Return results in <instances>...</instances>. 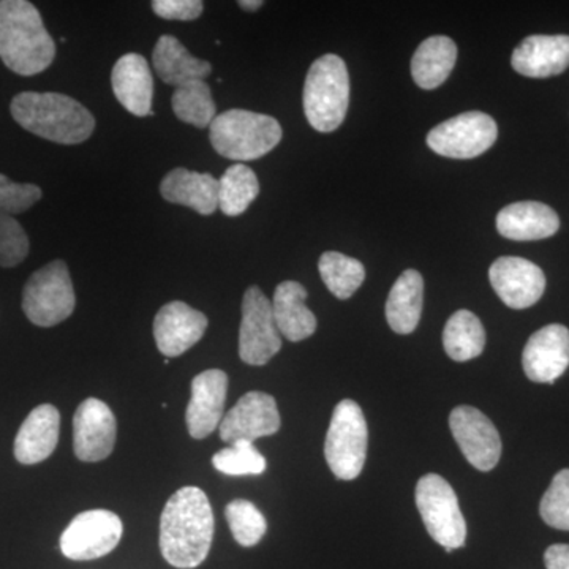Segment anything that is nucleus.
Returning a JSON list of instances; mask_svg holds the SVG:
<instances>
[{
  "instance_id": "f257e3e1",
  "label": "nucleus",
  "mask_w": 569,
  "mask_h": 569,
  "mask_svg": "<svg viewBox=\"0 0 569 569\" xmlns=\"http://www.w3.org/2000/svg\"><path fill=\"white\" fill-rule=\"evenodd\" d=\"M213 512L203 490L187 486L164 505L160 518V552L171 567H200L213 539Z\"/></svg>"
},
{
  "instance_id": "f03ea898",
  "label": "nucleus",
  "mask_w": 569,
  "mask_h": 569,
  "mask_svg": "<svg viewBox=\"0 0 569 569\" xmlns=\"http://www.w3.org/2000/svg\"><path fill=\"white\" fill-rule=\"evenodd\" d=\"M54 58V40L37 7L28 0H0V59L9 70L33 77Z\"/></svg>"
},
{
  "instance_id": "7ed1b4c3",
  "label": "nucleus",
  "mask_w": 569,
  "mask_h": 569,
  "mask_svg": "<svg viewBox=\"0 0 569 569\" xmlns=\"http://www.w3.org/2000/svg\"><path fill=\"white\" fill-rule=\"evenodd\" d=\"M10 111L22 129L59 144H80L96 129L92 112L63 93L21 92L11 100Z\"/></svg>"
},
{
  "instance_id": "20e7f679",
  "label": "nucleus",
  "mask_w": 569,
  "mask_h": 569,
  "mask_svg": "<svg viewBox=\"0 0 569 569\" xmlns=\"http://www.w3.org/2000/svg\"><path fill=\"white\" fill-rule=\"evenodd\" d=\"M302 102L317 132L331 133L342 126L350 104V74L342 58L325 54L310 66Z\"/></svg>"
},
{
  "instance_id": "39448f33",
  "label": "nucleus",
  "mask_w": 569,
  "mask_h": 569,
  "mask_svg": "<svg viewBox=\"0 0 569 569\" xmlns=\"http://www.w3.org/2000/svg\"><path fill=\"white\" fill-rule=\"evenodd\" d=\"M209 129L212 148L224 159L238 162L261 159L282 141L279 121L253 111H224L216 116Z\"/></svg>"
},
{
  "instance_id": "423d86ee",
  "label": "nucleus",
  "mask_w": 569,
  "mask_h": 569,
  "mask_svg": "<svg viewBox=\"0 0 569 569\" xmlns=\"http://www.w3.org/2000/svg\"><path fill=\"white\" fill-rule=\"evenodd\" d=\"M369 429L355 400L337 403L325 441V458L337 479L351 481L361 475L367 458Z\"/></svg>"
},
{
  "instance_id": "0eeeda50",
  "label": "nucleus",
  "mask_w": 569,
  "mask_h": 569,
  "mask_svg": "<svg viewBox=\"0 0 569 569\" xmlns=\"http://www.w3.org/2000/svg\"><path fill=\"white\" fill-rule=\"evenodd\" d=\"M417 507L427 533L447 552L466 546L467 522L458 496L447 479L426 475L417 485Z\"/></svg>"
},
{
  "instance_id": "6e6552de",
  "label": "nucleus",
  "mask_w": 569,
  "mask_h": 569,
  "mask_svg": "<svg viewBox=\"0 0 569 569\" xmlns=\"http://www.w3.org/2000/svg\"><path fill=\"white\" fill-rule=\"evenodd\" d=\"M77 306L66 261L56 260L33 272L22 291V310L40 328H52L73 313Z\"/></svg>"
},
{
  "instance_id": "1a4fd4ad",
  "label": "nucleus",
  "mask_w": 569,
  "mask_h": 569,
  "mask_svg": "<svg viewBox=\"0 0 569 569\" xmlns=\"http://www.w3.org/2000/svg\"><path fill=\"white\" fill-rule=\"evenodd\" d=\"M497 122L481 111H468L441 122L427 134V144L448 159H475L497 141Z\"/></svg>"
},
{
  "instance_id": "9d476101",
  "label": "nucleus",
  "mask_w": 569,
  "mask_h": 569,
  "mask_svg": "<svg viewBox=\"0 0 569 569\" xmlns=\"http://www.w3.org/2000/svg\"><path fill=\"white\" fill-rule=\"evenodd\" d=\"M282 348L271 299L258 287L247 288L239 329V358L249 366H264Z\"/></svg>"
},
{
  "instance_id": "9b49d317",
  "label": "nucleus",
  "mask_w": 569,
  "mask_h": 569,
  "mask_svg": "<svg viewBox=\"0 0 569 569\" xmlns=\"http://www.w3.org/2000/svg\"><path fill=\"white\" fill-rule=\"evenodd\" d=\"M122 520L107 509H91L71 520L61 537V550L70 560H96L108 556L121 541Z\"/></svg>"
},
{
  "instance_id": "f8f14e48",
  "label": "nucleus",
  "mask_w": 569,
  "mask_h": 569,
  "mask_svg": "<svg viewBox=\"0 0 569 569\" xmlns=\"http://www.w3.org/2000/svg\"><path fill=\"white\" fill-rule=\"evenodd\" d=\"M449 427L460 451L479 471H490L501 458V438L497 427L475 407L460 406L449 415Z\"/></svg>"
},
{
  "instance_id": "ddd939ff",
  "label": "nucleus",
  "mask_w": 569,
  "mask_h": 569,
  "mask_svg": "<svg viewBox=\"0 0 569 569\" xmlns=\"http://www.w3.org/2000/svg\"><path fill=\"white\" fill-rule=\"evenodd\" d=\"M280 430V415L276 399L261 391H250L224 413L219 426L220 440L227 445L274 436Z\"/></svg>"
},
{
  "instance_id": "4468645a",
  "label": "nucleus",
  "mask_w": 569,
  "mask_h": 569,
  "mask_svg": "<svg viewBox=\"0 0 569 569\" xmlns=\"http://www.w3.org/2000/svg\"><path fill=\"white\" fill-rule=\"evenodd\" d=\"M489 279L498 298L515 310L537 305L546 290L545 272L526 258H498L490 266Z\"/></svg>"
},
{
  "instance_id": "2eb2a0df",
  "label": "nucleus",
  "mask_w": 569,
  "mask_h": 569,
  "mask_svg": "<svg viewBox=\"0 0 569 569\" xmlns=\"http://www.w3.org/2000/svg\"><path fill=\"white\" fill-rule=\"evenodd\" d=\"M114 413L99 399H86L73 417V449L81 462H100L116 445Z\"/></svg>"
},
{
  "instance_id": "dca6fc26",
  "label": "nucleus",
  "mask_w": 569,
  "mask_h": 569,
  "mask_svg": "<svg viewBox=\"0 0 569 569\" xmlns=\"http://www.w3.org/2000/svg\"><path fill=\"white\" fill-rule=\"evenodd\" d=\"M522 367L535 383H556L569 367V329L548 325L531 335L523 348Z\"/></svg>"
},
{
  "instance_id": "f3484780",
  "label": "nucleus",
  "mask_w": 569,
  "mask_h": 569,
  "mask_svg": "<svg viewBox=\"0 0 569 569\" xmlns=\"http://www.w3.org/2000/svg\"><path fill=\"white\" fill-rule=\"evenodd\" d=\"M208 329V317L182 301L168 302L153 320L157 348L167 358H178L197 346Z\"/></svg>"
},
{
  "instance_id": "a211bd4d",
  "label": "nucleus",
  "mask_w": 569,
  "mask_h": 569,
  "mask_svg": "<svg viewBox=\"0 0 569 569\" xmlns=\"http://www.w3.org/2000/svg\"><path fill=\"white\" fill-rule=\"evenodd\" d=\"M228 395V376L223 370L211 369L192 381V397L187 407V429L194 440H203L219 429L224 417Z\"/></svg>"
},
{
  "instance_id": "6ab92c4d",
  "label": "nucleus",
  "mask_w": 569,
  "mask_h": 569,
  "mask_svg": "<svg viewBox=\"0 0 569 569\" xmlns=\"http://www.w3.org/2000/svg\"><path fill=\"white\" fill-rule=\"evenodd\" d=\"M61 415L58 408L43 403L33 408L18 430L14 440V458L24 466L43 462L59 443Z\"/></svg>"
},
{
  "instance_id": "aec40b11",
  "label": "nucleus",
  "mask_w": 569,
  "mask_h": 569,
  "mask_svg": "<svg viewBox=\"0 0 569 569\" xmlns=\"http://www.w3.org/2000/svg\"><path fill=\"white\" fill-rule=\"evenodd\" d=\"M512 69L529 78H550L569 67V36H530L512 52Z\"/></svg>"
},
{
  "instance_id": "412c9836",
  "label": "nucleus",
  "mask_w": 569,
  "mask_h": 569,
  "mask_svg": "<svg viewBox=\"0 0 569 569\" xmlns=\"http://www.w3.org/2000/svg\"><path fill=\"white\" fill-rule=\"evenodd\" d=\"M111 86L116 99L134 116L153 114V80L149 63L141 54L122 56L112 67Z\"/></svg>"
},
{
  "instance_id": "4be33fe9",
  "label": "nucleus",
  "mask_w": 569,
  "mask_h": 569,
  "mask_svg": "<svg viewBox=\"0 0 569 569\" xmlns=\"http://www.w3.org/2000/svg\"><path fill=\"white\" fill-rule=\"evenodd\" d=\"M560 219L548 204L519 201L501 209L497 216V230L511 241H539L559 231Z\"/></svg>"
},
{
  "instance_id": "5701e85b",
  "label": "nucleus",
  "mask_w": 569,
  "mask_h": 569,
  "mask_svg": "<svg viewBox=\"0 0 569 569\" xmlns=\"http://www.w3.org/2000/svg\"><path fill=\"white\" fill-rule=\"evenodd\" d=\"M160 193L170 203L187 206L201 216L219 209V181L209 173L174 168L160 183Z\"/></svg>"
},
{
  "instance_id": "b1692460",
  "label": "nucleus",
  "mask_w": 569,
  "mask_h": 569,
  "mask_svg": "<svg viewBox=\"0 0 569 569\" xmlns=\"http://www.w3.org/2000/svg\"><path fill=\"white\" fill-rule=\"evenodd\" d=\"M307 290L299 282L287 280L277 284L272 313L280 336L290 342H301L316 335L317 317L306 306Z\"/></svg>"
},
{
  "instance_id": "393cba45",
  "label": "nucleus",
  "mask_w": 569,
  "mask_h": 569,
  "mask_svg": "<svg viewBox=\"0 0 569 569\" xmlns=\"http://www.w3.org/2000/svg\"><path fill=\"white\" fill-rule=\"evenodd\" d=\"M153 69L167 84L179 86L192 81H203L212 73V66L203 59L194 58L173 36H162L152 52Z\"/></svg>"
},
{
  "instance_id": "a878e982",
  "label": "nucleus",
  "mask_w": 569,
  "mask_h": 569,
  "mask_svg": "<svg viewBox=\"0 0 569 569\" xmlns=\"http://www.w3.org/2000/svg\"><path fill=\"white\" fill-rule=\"evenodd\" d=\"M425 302V280L415 269H407L399 276L389 291L387 320L397 335H411L421 320Z\"/></svg>"
},
{
  "instance_id": "bb28decb",
  "label": "nucleus",
  "mask_w": 569,
  "mask_h": 569,
  "mask_svg": "<svg viewBox=\"0 0 569 569\" xmlns=\"http://www.w3.org/2000/svg\"><path fill=\"white\" fill-rule=\"evenodd\" d=\"M458 61V47L447 36L422 41L411 59V74L419 88L430 91L443 84Z\"/></svg>"
},
{
  "instance_id": "cd10ccee",
  "label": "nucleus",
  "mask_w": 569,
  "mask_h": 569,
  "mask_svg": "<svg viewBox=\"0 0 569 569\" xmlns=\"http://www.w3.org/2000/svg\"><path fill=\"white\" fill-rule=\"evenodd\" d=\"M445 351L452 361L467 362L485 351L486 331L481 320L470 310H458L443 331Z\"/></svg>"
},
{
  "instance_id": "c85d7f7f",
  "label": "nucleus",
  "mask_w": 569,
  "mask_h": 569,
  "mask_svg": "<svg viewBox=\"0 0 569 569\" xmlns=\"http://www.w3.org/2000/svg\"><path fill=\"white\" fill-rule=\"evenodd\" d=\"M260 193V182L252 168L238 163L228 168L219 179V209L228 217L247 211Z\"/></svg>"
},
{
  "instance_id": "c756f323",
  "label": "nucleus",
  "mask_w": 569,
  "mask_h": 569,
  "mask_svg": "<svg viewBox=\"0 0 569 569\" xmlns=\"http://www.w3.org/2000/svg\"><path fill=\"white\" fill-rule=\"evenodd\" d=\"M318 271L328 290L342 301L350 299L366 279L365 264L340 252L321 254Z\"/></svg>"
},
{
  "instance_id": "7c9ffc66",
  "label": "nucleus",
  "mask_w": 569,
  "mask_h": 569,
  "mask_svg": "<svg viewBox=\"0 0 569 569\" xmlns=\"http://www.w3.org/2000/svg\"><path fill=\"white\" fill-rule=\"evenodd\" d=\"M171 104L179 121L190 123L197 129L211 127L216 119V102L212 99L211 88L201 80L176 88Z\"/></svg>"
},
{
  "instance_id": "2f4dec72",
  "label": "nucleus",
  "mask_w": 569,
  "mask_h": 569,
  "mask_svg": "<svg viewBox=\"0 0 569 569\" xmlns=\"http://www.w3.org/2000/svg\"><path fill=\"white\" fill-rule=\"evenodd\" d=\"M228 526L238 545L242 548H253L263 539L268 531V522L263 512L252 501L233 500L224 508Z\"/></svg>"
},
{
  "instance_id": "473e14b6",
  "label": "nucleus",
  "mask_w": 569,
  "mask_h": 569,
  "mask_svg": "<svg viewBox=\"0 0 569 569\" xmlns=\"http://www.w3.org/2000/svg\"><path fill=\"white\" fill-rule=\"evenodd\" d=\"M213 468L228 477H252L264 473L266 459L253 443L239 441L220 449L212 458Z\"/></svg>"
},
{
  "instance_id": "72a5a7b5",
  "label": "nucleus",
  "mask_w": 569,
  "mask_h": 569,
  "mask_svg": "<svg viewBox=\"0 0 569 569\" xmlns=\"http://www.w3.org/2000/svg\"><path fill=\"white\" fill-rule=\"evenodd\" d=\"M539 515L552 529L569 531V468L553 477L541 498Z\"/></svg>"
},
{
  "instance_id": "f704fd0d",
  "label": "nucleus",
  "mask_w": 569,
  "mask_h": 569,
  "mask_svg": "<svg viewBox=\"0 0 569 569\" xmlns=\"http://www.w3.org/2000/svg\"><path fill=\"white\" fill-rule=\"evenodd\" d=\"M29 254V239L24 228L11 216L0 213V266L14 268Z\"/></svg>"
},
{
  "instance_id": "c9c22d12",
  "label": "nucleus",
  "mask_w": 569,
  "mask_h": 569,
  "mask_svg": "<svg viewBox=\"0 0 569 569\" xmlns=\"http://www.w3.org/2000/svg\"><path fill=\"white\" fill-rule=\"evenodd\" d=\"M40 187L33 183L13 182L0 174V213L13 217L32 208L41 198Z\"/></svg>"
},
{
  "instance_id": "e433bc0d",
  "label": "nucleus",
  "mask_w": 569,
  "mask_h": 569,
  "mask_svg": "<svg viewBox=\"0 0 569 569\" xmlns=\"http://www.w3.org/2000/svg\"><path fill=\"white\" fill-rule=\"evenodd\" d=\"M152 10L163 20L193 21L203 13L204 3L200 0H153Z\"/></svg>"
},
{
  "instance_id": "4c0bfd02",
  "label": "nucleus",
  "mask_w": 569,
  "mask_h": 569,
  "mask_svg": "<svg viewBox=\"0 0 569 569\" xmlns=\"http://www.w3.org/2000/svg\"><path fill=\"white\" fill-rule=\"evenodd\" d=\"M548 569H569V545H553L545 552Z\"/></svg>"
},
{
  "instance_id": "58836bf2",
  "label": "nucleus",
  "mask_w": 569,
  "mask_h": 569,
  "mask_svg": "<svg viewBox=\"0 0 569 569\" xmlns=\"http://www.w3.org/2000/svg\"><path fill=\"white\" fill-rule=\"evenodd\" d=\"M239 7L246 11H257L263 7V2H261V0H241Z\"/></svg>"
}]
</instances>
